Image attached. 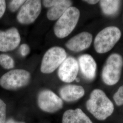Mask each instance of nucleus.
I'll list each match as a JSON object with an SVG mask.
<instances>
[{"instance_id": "obj_10", "label": "nucleus", "mask_w": 123, "mask_h": 123, "mask_svg": "<svg viewBox=\"0 0 123 123\" xmlns=\"http://www.w3.org/2000/svg\"><path fill=\"white\" fill-rule=\"evenodd\" d=\"M21 41L18 29L12 27L6 31L0 30V51L6 52L14 50Z\"/></svg>"}, {"instance_id": "obj_15", "label": "nucleus", "mask_w": 123, "mask_h": 123, "mask_svg": "<svg viewBox=\"0 0 123 123\" xmlns=\"http://www.w3.org/2000/svg\"><path fill=\"white\" fill-rule=\"evenodd\" d=\"M72 5L71 0H61L58 4L49 8L47 13V17L50 21L57 20L72 6Z\"/></svg>"}, {"instance_id": "obj_25", "label": "nucleus", "mask_w": 123, "mask_h": 123, "mask_svg": "<svg viewBox=\"0 0 123 123\" xmlns=\"http://www.w3.org/2000/svg\"><path fill=\"white\" fill-rule=\"evenodd\" d=\"M6 123H25L23 122H17L14 121L13 119H10L8 120Z\"/></svg>"}, {"instance_id": "obj_1", "label": "nucleus", "mask_w": 123, "mask_h": 123, "mask_svg": "<svg viewBox=\"0 0 123 123\" xmlns=\"http://www.w3.org/2000/svg\"><path fill=\"white\" fill-rule=\"evenodd\" d=\"M88 111L97 119L104 120L110 116L114 110L113 104L101 89H95L86 102Z\"/></svg>"}, {"instance_id": "obj_4", "label": "nucleus", "mask_w": 123, "mask_h": 123, "mask_svg": "<svg viewBox=\"0 0 123 123\" xmlns=\"http://www.w3.org/2000/svg\"><path fill=\"white\" fill-rule=\"evenodd\" d=\"M123 66V59L118 53L110 55L106 61L102 72V78L108 85L117 84L120 78Z\"/></svg>"}, {"instance_id": "obj_13", "label": "nucleus", "mask_w": 123, "mask_h": 123, "mask_svg": "<svg viewBox=\"0 0 123 123\" xmlns=\"http://www.w3.org/2000/svg\"><path fill=\"white\" fill-rule=\"evenodd\" d=\"M85 91L80 85L69 84L61 88L59 91L60 96L64 101L71 102L76 101L84 96Z\"/></svg>"}, {"instance_id": "obj_20", "label": "nucleus", "mask_w": 123, "mask_h": 123, "mask_svg": "<svg viewBox=\"0 0 123 123\" xmlns=\"http://www.w3.org/2000/svg\"><path fill=\"white\" fill-rule=\"evenodd\" d=\"M6 118V105L0 99V123H5Z\"/></svg>"}, {"instance_id": "obj_24", "label": "nucleus", "mask_w": 123, "mask_h": 123, "mask_svg": "<svg viewBox=\"0 0 123 123\" xmlns=\"http://www.w3.org/2000/svg\"><path fill=\"white\" fill-rule=\"evenodd\" d=\"M84 1L86 2L88 4L91 5L95 4L99 1L98 0H84Z\"/></svg>"}, {"instance_id": "obj_17", "label": "nucleus", "mask_w": 123, "mask_h": 123, "mask_svg": "<svg viewBox=\"0 0 123 123\" xmlns=\"http://www.w3.org/2000/svg\"><path fill=\"white\" fill-rule=\"evenodd\" d=\"M0 65L5 69H10L15 66V62L10 56L6 54H0Z\"/></svg>"}, {"instance_id": "obj_5", "label": "nucleus", "mask_w": 123, "mask_h": 123, "mask_svg": "<svg viewBox=\"0 0 123 123\" xmlns=\"http://www.w3.org/2000/svg\"><path fill=\"white\" fill-rule=\"evenodd\" d=\"M65 49L58 46L49 49L43 57L40 70L44 74L52 73L61 65L67 58Z\"/></svg>"}, {"instance_id": "obj_26", "label": "nucleus", "mask_w": 123, "mask_h": 123, "mask_svg": "<svg viewBox=\"0 0 123 123\" xmlns=\"http://www.w3.org/2000/svg\"><path fill=\"white\" fill-rule=\"evenodd\" d=\"M75 80H76V81H77V82H79V81H80V79H79V78H77Z\"/></svg>"}, {"instance_id": "obj_18", "label": "nucleus", "mask_w": 123, "mask_h": 123, "mask_svg": "<svg viewBox=\"0 0 123 123\" xmlns=\"http://www.w3.org/2000/svg\"><path fill=\"white\" fill-rule=\"evenodd\" d=\"M26 0H12L9 2L8 7L11 12H14L20 9Z\"/></svg>"}, {"instance_id": "obj_3", "label": "nucleus", "mask_w": 123, "mask_h": 123, "mask_svg": "<svg viewBox=\"0 0 123 123\" xmlns=\"http://www.w3.org/2000/svg\"><path fill=\"white\" fill-rule=\"evenodd\" d=\"M121 31L117 27L109 26L100 31L96 36L94 47L98 53L110 51L120 39Z\"/></svg>"}, {"instance_id": "obj_22", "label": "nucleus", "mask_w": 123, "mask_h": 123, "mask_svg": "<svg viewBox=\"0 0 123 123\" xmlns=\"http://www.w3.org/2000/svg\"><path fill=\"white\" fill-rule=\"evenodd\" d=\"M61 0H43V4L47 8H51L58 4Z\"/></svg>"}, {"instance_id": "obj_7", "label": "nucleus", "mask_w": 123, "mask_h": 123, "mask_svg": "<svg viewBox=\"0 0 123 123\" xmlns=\"http://www.w3.org/2000/svg\"><path fill=\"white\" fill-rule=\"evenodd\" d=\"M42 11V2L39 0H28L19 9L17 16L18 22L28 25L34 22Z\"/></svg>"}, {"instance_id": "obj_9", "label": "nucleus", "mask_w": 123, "mask_h": 123, "mask_svg": "<svg viewBox=\"0 0 123 123\" xmlns=\"http://www.w3.org/2000/svg\"><path fill=\"white\" fill-rule=\"evenodd\" d=\"M79 71L78 61L72 57H67L58 68V76L62 82L71 83L77 78Z\"/></svg>"}, {"instance_id": "obj_11", "label": "nucleus", "mask_w": 123, "mask_h": 123, "mask_svg": "<svg viewBox=\"0 0 123 123\" xmlns=\"http://www.w3.org/2000/svg\"><path fill=\"white\" fill-rule=\"evenodd\" d=\"M92 36L87 31H83L71 38L66 43L67 49L74 52H79L88 49L92 42Z\"/></svg>"}, {"instance_id": "obj_14", "label": "nucleus", "mask_w": 123, "mask_h": 123, "mask_svg": "<svg viewBox=\"0 0 123 123\" xmlns=\"http://www.w3.org/2000/svg\"><path fill=\"white\" fill-rule=\"evenodd\" d=\"M62 122V123H92L80 109L67 110L63 115Z\"/></svg>"}, {"instance_id": "obj_8", "label": "nucleus", "mask_w": 123, "mask_h": 123, "mask_svg": "<svg viewBox=\"0 0 123 123\" xmlns=\"http://www.w3.org/2000/svg\"><path fill=\"white\" fill-rule=\"evenodd\" d=\"M37 103L42 110L48 113L55 112L61 109L63 106L61 98L49 90H44L40 92Z\"/></svg>"}, {"instance_id": "obj_6", "label": "nucleus", "mask_w": 123, "mask_h": 123, "mask_svg": "<svg viewBox=\"0 0 123 123\" xmlns=\"http://www.w3.org/2000/svg\"><path fill=\"white\" fill-rule=\"evenodd\" d=\"M30 73L22 69L10 70L0 78V85L7 90H16L24 87L29 83Z\"/></svg>"}, {"instance_id": "obj_21", "label": "nucleus", "mask_w": 123, "mask_h": 123, "mask_svg": "<svg viewBox=\"0 0 123 123\" xmlns=\"http://www.w3.org/2000/svg\"><path fill=\"white\" fill-rule=\"evenodd\" d=\"M30 48L28 45L23 43L21 45L20 47V52L21 55L23 57H26L30 53Z\"/></svg>"}, {"instance_id": "obj_19", "label": "nucleus", "mask_w": 123, "mask_h": 123, "mask_svg": "<svg viewBox=\"0 0 123 123\" xmlns=\"http://www.w3.org/2000/svg\"><path fill=\"white\" fill-rule=\"evenodd\" d=\"M114 99L117 105H123V85L119 88L114 95Z\"/></svg>"}, {"instance_id": "obj_12", "label": "nucleus", "mask_w": 123, "mask_h": 123, "mask_svg": "<svg viewBox=\"0 0 123 123\" xmlns=\"http://www.w3.org/2000/svg\"><path fill=\"white\" fill-rule=\"evenodd\" d=\"M78 63L82 74L86 79L92 80L94 79L97 70V63L90 55H82L79 58Z\"/></svg>"}, {"instance_id": "obj_23", "label": "nucleus", "mask_w": 123, "mask_h": 123, "mask_svg": "<svg viewBox=\"0 0 123 123\" xmlns=\"http://www.w3.org/2000/svg\"><path fill=\"white\" fill-rule=\"evenodd\" d=\"M6 9V2L4 0H0V18L4 15Z\"/></svg>"}, {"instance_id": "obj_16", "label": "nucleus", "mask_w": 123, "mask_h": 123, "mask_svg": "<svg viewBox=\"0 0 123 123\" xmlns=\"http://www.w3.org/2000/svg\"><path fill=\"white\" fill-rule=\"evenodd\" d=\"M120 1L116 0H102L100 1L101 9L107 15H114L118 11Z\"/></svg>"}, {"instance_id": "obj_2", "label": "nucleus", "mask_w": 123, "mask_h": 123, "mask_svg": "<svg viewBox=\"0 0 123 123\" xmlns=\"http://www.w3.org/2000/svg\"><path fill=\"white\" fill-rule=\"evenodd\" d=\"M79 9L71 6L57 20L53 27L55 36L59 38H63L69 35L74 29L80 18Z\"/></svg>"}]
</instances>
